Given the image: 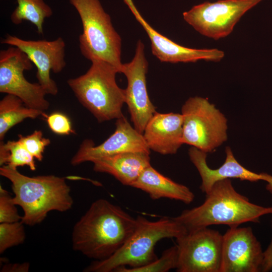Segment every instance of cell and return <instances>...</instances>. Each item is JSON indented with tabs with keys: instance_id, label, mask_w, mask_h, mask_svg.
I'll use <instances>...</instances> for the list:
<instances>
[{
	"instance_id": "ac0fdd59",
	"label": "cell",
	"mask_w": 272,
	"mask_h": 272,
	"mask_svg": "<svg viewBox=\"0 0 272 272\" xmlns=\"http://www.w3.org/2000/svg\"><path fill=\"white\" fill-rule=\"evenodd\" d=\"M93 170L113 176L124 185L131 186L150 164V153L127 152L95 160Z\"/></svg>"
},
{
	"instance_id": "f1b7e54d",
	"label": "cell",
	"mask_w": 272,
	"mask_h": 272,
	"mask_svg": "<svg viewBox=\"0 0 272 272\" xmlns=\"http://www.w3.org/2000/svg\"><path fill=\"white\" fill-rule=\"evenodd\" d=\"M30 267V263L23 262L22 263H7L4 265L1 269L2 272H27Z\"/></svg>"
},
{
	"instance_id": "277c9868",
	"label": "cell",
	"mask_w": 272,
	"mask_h": 272,
	"mask_svg": "<svg viewBox=\"0 0 272 272\" xmlns=\"http://www.w3.org/2000/svg\"><path fill=\"white\" fill-rule=\"evenodd\" d=\"M137 218L136 228L124 244L108 258L93 261L84 271L111 272L120 267L144 266L158 258L155 246L160 240L177 239L187 232L174 218L163 217L154 221L141 216Z\"/></svg>"
},
{
	"instance_id": "30bf717a",
	"label": "cell",
	"mask_w": 272,
	"mask_h": 272,
	"mask_svg": "<svg viewBox=\"0 0 272 272\" xmlns=\"http://www.w3.org/2000/svg\"><path fill=\"white\" fill-rule=\"evenodd\" d=\"M33 67L32 62L19 48L10 46L0 51V92L19 98L30 108L44 112L49 106L47 94L38 83H32L24 72Z\"/></svg>"
},
{
	"instance_id": "9a60e30c",
	"label": "cell",
	"mask_w": 272,
	"mask_h": 272,
	"mask_svg": "<svg viewBox=\"0 0 272 272\" xmlns=\"http://www.w3.org/2000/svg\"><path fill=\"white\" fill-rule=\"evenodd\" d=\"M188 154L201 179L200 190L206 194L218 181L230 178L256 182L263 180L268 182L266 189L272 194V176L265 173H256L245 168L235 159L231 149H226V159L219 168H210L207 163V153L192 147Z\"/></svg>"
},
{
	"instance_id": "7a4b0ae2",
	"label": "cell",
	"mask_w": 272,
	"mask_h": 272,
	"mask_svg": "<svg viewBox=\"0 0 272 272\" xmlns=\"http://www.w3.org/2000/svg\"><path fill=\"white\" fill-rule=\"evenodd\" d=\"M206 195L202 204L173 217L187 231L212 225L238 227L246 222H259L262 216L272 214V207L253 203L237 192L230 179L218 181Z\"/></svg>"
},
{
	"instance_id": "5b68a950",
	"label": "cell",
	"mask_w": 272,
	"mask_h": 272,
	"mask_svg": "<svg viewBox=\"0 0 272 272\" xmlns=\"http://www.w3.org/2000/svg\"><path fill=\"white\" fill-rule=\"evenodd\" d=\"M91 62L85 74L69 79L67 85L79 102L99 122L123 116L122 107L125 102V93L116 82L118 70L104 61Z\"/></svg>"
},
{
	"instance_id": "8992f818",
	"label": "cell",
	"mask_w": 272,
	"mask_h": 272,
	"mask_svg": "<svg viewBox=\"0 0 272 272\" xmlns=\"http://www.w3.org/2000/svg\"><path fill=\"white\" fill-rule=\"evenodd\" d=\"M69 1L78 12L82 24L83 32L79 37L82 54L91 61L108 62L121 73V39L99 0Z\"/></svg>"
},
{
	"instance_id": "d4e9b609",
	"label": "cell",
	"mask_w": 272,
	"mask_h": 272,
	"mask_svg": "<svg viewBox=\"0 0 272 272\" xmlns=\"http://www.w3.org/2000/svg\"><path fill=\"white\" fill-rule=\"evenodd\" d=\"M18 137V140L36 159L39 161L43 160L44 150L50 140L44 138L41 130H36L26 136L19 134Z\"/></svg>"
},
{
	"instance_id": "4316f807",
	"label": "cell",
	"mask_w": 272,
	"mask_h": 272,
	"mask_svg": "<svg viewBox=\"0 0 272 272\" xmlns=\"http://www.w3.org/2000/svg\"><path fill=\"white\" fill-rule=\"evenodd\" d=\"M47 124L54 133L60 135H69L74 133L68 117L62 113L54 112L49 115H45Z\"/></svg>"
},
{
	"instance_id": "4fadbf2b",
	"label": "cell",
	"mask_w": 272,
	"mask_h": 272,
	"mask_svg": "<svg viewBox=\"0 0 272 272\" xmlns=\"http://www.w3.org/2000/svg\"><path fill=\"white\" fill-rule=\"evenodd\" d=\"M263 252L250 227H230L223 235L220 272L260 271Z\"/></svg>"
},
{
	"instance_id": "7c38bea8",
	"label": "cell",
	"mask_w": 272,
	"mask_h": 272,
	"mask_svg": "<svg viewBox=\"0 0 272 272\" xmlns=\"http://www.w3.org/2000/svg\"><path fill=\"white\" fill-rule=\"evenodd\" d=\"M148 69L145 45L139 40L133 59L129 62L123 64L121 73L124 74L127 81L125 89V103L127 104L133 127L142 134L147 123L156 112L147 89Z\"/></svg>"
},
{
	"instance_id": "5bb4252c",
	"label": "cell",
	"mask_w": 272,
	"mask_h": 272,
	"mask_svg": "<svg viewBox=\"0 0 272 272\" xmlns=\"http://www.w3.org/2000/svg\"><path fill=\"white\" fill-rule=\"evenodd\" d=\"M115 129L103 143L95 146L92 140H85L72 157L71 164L77 166L86 162L127 152L150 153L143 134L132 127L123 116L117 119Z\"/></svg>"
},
{
	"instance_id": "484cf974",
	"label": "cell",
	"mask_w": 272,
	"mask_h": 272,
	"mask_svg": "<svg viewBox=\"0 0 272 272\" xmlns=\"http://www.w3.org/2000/svg\"><path fill=\"white\" fill-rule=\"evenodd\" d=\"M10 193L0 186V223L20 221L21 217Z\"/></svg>"
},
{
	"instance_id": "6da1fadb",
	"label": "cell",
	"mask_w": 272,
	"mask_h": 272,
	"mask_svg": "<svg viewBox=\"0 0 272 272\" xmlns=\"http://www.w3.org/2000/svg\"><path fill=\"white\" fill-rule=\"evenodd\" d=\"M137 225V218L120 207L97 199L73 227V248L95 260L107 259L124 244Z\"/></svg>"
},
{
	"instance_id": "8fae6325",
	"label": "cell",
	"mask_w": 272,
	"mask_h": 272,
	"mask_svg": "<svg viewBox=\"0 0 272 272\" xmlns=\"http://www.w3.org/2000/svg\"><path fill=\"white\" fill-rule=\"evenodd\" d=\"M1 42L17 47L25 53L36 66L38 83L46 93L53 96L57 94L58 87L50 77V72L59 73L66 65L65 44L62 38L59 37L52 41L26 40L7 34Z\"/></svg>"
},
{
	"instance_id": "83f0119b",
	"label": "cell",
	"mask_w": 272,
	"mask_h": 272,
	"mask_svg": "<svg viewBox=\"0 0 272 272\" xmlns=\"http://www.w3.org/2000/svg\"><path fill=\"white\" fill-rule=\"evenodd\" d=\"M272 228V220H271ZM272 270V237L267 249L263 252V259L260 271L267 272Z\"/></svg>"
},
{
	"instance_id": "3957f363",
	"label": "cell",
	"mask_w": 272,
	"mask_h": 272,
	"mask_svg": "<svg viewBox=\"0 0 272 272\" xmlns=\"http://www.w3.org/2000/svg\"><path fill=\"white\" fill-rule=\"evenodd\" d=\"M1 176L12 183L14 203L24 212L21 221L33 226L41 223L49 212L71 210L74 200L65 178L53 175L28 176L7 165L0 168Z\"/></svg>"
},
{
	"instance_id": "ba28073f",
	"label": "cell",
	"mask_w": 272,
	"mask_h": 272,
	"mask_svg": "<svg viewBox=\"0 0 272 272\" xmlns=\"http://www.w3.org/2000/svg\"><path fill=\"white\" fill-rule=\"evenodd\" d=\"M262 1L205 2L184 12L183 19L201 35L218 40L229 35L242 16Z\"/></svg>"
},
{
	"instance_id": "603a6c76",
	"label": "cell",
	"mask_w": 272,
	"mask_h": 272,
	"mask_svg": "<svg viewBox=\"0 0 272 272\" xmlns=\"http://www.w3.org/2000/svg\"><path fill=\"white\" fill-rule=\"evenodd\" d=\"M178 253L175 245L164 250L161 256L144 266L129 268L120 267L116 272H166L172 269H176L178 264Z\"/></svg>"
},
{
	"instance_id": "9c48e42d",
	"label": "cell",
	"mask_w": 272,
	"mask_h": 272,
	"mask_svg": "<svg viewBox=\"0 0 272 272\" xmlns=\"http://www.w3.org/2000/svg\"><path fill=\"white\" fill-rule=\"evenodd\" d=\"M178 272H220L223 235L208 227L187 232L176 239Z\"/></svg>"
},
{
	"instance_id": "44dd1931",
	"label": "cell",
	"mask_w": 272,
	"mask_h": 272,
	"mask_svg": "<svg viewBox=\"0 0 272 272\" xmlns=\"http://www.w3.org/2000/svg\"><path fill=\"white\" fill-rule=\"evenodd\" d=\"M18 6L10 19L15 25L24 21L33 24L39 35L43 34V24L46 18L52 15L51 8L43 0H17Z\"/></svg>"
},
{
	"instance_id": "7402d4cb",
	"label": "cell",
	"mask_w": 272,
	"mask_h": 272,
	"mask_svg": "<svg viewBox=\"0 0 272 272\" xmlns=\"http://www.w3.org/2000/svg\"><path fill=\"white\" fill-rule=\"evenodd\" d=\"M35 158L18 141H8L0 143V165H7L17 169L27 166L32 171L36 170Z\"/></svg>"
},
{
	"instance_id": "d6986e66",
	"label": "cell",
	"mask_w": 272,
	"mask_h": 272,
	"mask_svg": "<svg viewBox=\"0 0 272 272\" xmlns=\"http://www.w3.org/2000/svg\"><path fill=\"white\" fill-rule=\"evenodd\" d=\"M131 186L145 191L153 199L167 198L189 204L194 198L188 187L162 175L151 165L142 172Z\"/></svg>"
},
{
	"instance_id": "52a82bcc",
	"label": "cell",
	"mask_w": 272,
	"mask_h": 272,
	"mask_svg": "<svg viewBox=\"0 0 272 272\" xmlns=\"http://www.w3.org/2000/svg\"><path fill=\"white\" fill-rule=\"evenodd\" d=\"M181 114L183 144L207 153L227 140V119L207 99L189 98L182 107Z\"/></svg>"
},
{
	"instance_id": "cb8c5ba5",
	"label": "cell",
	"mask_w": 272,
	"mask_h": 272,
	"mask_svg": "<svg viewBox=\"0 0 272 272\" xmlns=\"http://www.w3.org/2000/svg\"><path fill=\"white\" fill-rule=\"evenodd\" d=\"M24 223L21 221L0 224V253L22 244L26 239Z\"/></svg>"
},
{
	"instance_id": "2e32d148",
	"label": "cell",
	"mask_w": 272,
	"mask_h": 272,
	"mask_svg": "<svg viewBox=\"0 0 272 272\" xmlns=\"http://www.w3.org/2000/svg\"><path fill=\"white\" fill-rule=\"evenodd\" d=\"M127 4L147 32L151 41L152 53L161 61L194 62L205 60L218 62L224 57V52L218 49H194L178 44L154 30L141 16L131 1Z\"/></svg>"
},
{
	"instance_id": "ffe728a7",
	"label": "cell",
	"mask_w": 272,
	"mask_h": 272,
	"mask_svg": "<svg viewBox=\"0 0 272 272\" xmlns=\"http://www.w3.org/2000/svg\"><path fill=\"white\" fill-rule=\"evenodd\" d=\"M45 115L43 111L26 106L17 96L7 94L0 101V141L3 142L9 129L24 119Z\"/></svg>"
},
{
	"instance_id": "e0dca14e",
	"label": "cell",
	"mask_w": 272,
	"mask_h": 272,
	"mask_svg": "<svg viewBox=\"0 0 272 272\" xmlns=\"http://www.w3.org/2000/svg\"><path fill=\"white\" fill-rule=\"evenodd\" d=\"M143 135L150 150L162 155L176 153L183 144L182 114L156 111L147 123Z\"/></svg>"
}]
</instances>
